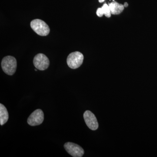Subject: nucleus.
<instances>
[{
  "label": "nucleus",
  "instance_id": "13",
  "mask_svg": "<svg viewBox=\"0 0 157 157\" xmlns=\"http://www.w3.org/2000/svg\"><path fill=\"white\" fill-rule=\"evenodd\" d=\"M35 71H37V70H36V69H35Z\"/></svg>",
  "mask_w": 157,
  "mask_h": 157
},
{
  "label": "nucleus",
  "instance_id": "5",
  "mask_svg": "<svg viewBox=\"0 0 157 157\" xmlns=\"http://www.w3.org/2000/svg\"><path fill=\"white\" fill-rule=\"evenodd\" d=\"M64 147L68 153L73 157H81L84 155V150L76 144L67 142L64 145Z\"/></svg>",
  "mask_w": 157,
  "mask_h": 157
},
{
  "label": "nucleus",
  "instance_id": "7",
  "mask_svg": "<svg viewBox=\"0 0 157 157\" xmlns=\"http://www.w3.org/2000/svg\"><path fill=\"white\" fill-rule=\"evenodd\" d=\"M85 122L87 127L93 131L98 129L99 124L94 114L90 110H86L83 114Z\"/></svg>",
  "mask_w": 157,
  "mask_h": 157
},
{
  "label": "nucleus",
  "instance_id": "1",
  "mask_svg": "<svg viewBox=\"0 0 157 157\" xmlns=\"http://www.w3.org/2000/svg\"><path fill=\"white\" fill-rule=\"evenodd\" d=\"M2 69L8 75H13L16 72L17 61L14 57L7 56L3 59L2 62Z\"/></svg>",
  "mask_w": 157,
  "mask_h": 157
},
{
  "label": "nucleus",
  "instance_id": "3",
  "mask_svg": "<svg viewBox=\"0 0 157 157\" xmlns=\"http://www.w3.org/2000/svg\"><path fill=\"white\" fill-rule=\"evenodd\" d=\"M83 59L84 56L82 53L79 52H75L68 56L67 63L69 67L71 69H77L82 64Z\"/></svg>",
  "mask_w": 157,
  "mask_h": 157
},
{
  "label": "nucleus",
  "instance_id": "6",
  "mask_svg": "<svg viewBox=\"0 0 157 157\" xmlns=\"http://www.w3.org/2000/svg\"><path fill=\"white\" fill-rule=\"evenodd\" d=\"M44 115L42 109H37L31 113L27 120L28 124L32 126L39 125L43 122Z\"/></svg>",
  "mask_w": 157,
  "mask_h": 157
},
{
  "label": "nucleus",
  "instance_id": "11",
  "mask_svg": "<svg viewBox=\"0 0 157 157\" xmlns=\"http://www.w3.org/2000/svg\"><path fill=\"white\" fill-rule=\"evenodd\" d=\"M128 3H124V8H127V7H128Z\"/></svg>",
  "mask_w": 157,
  "mask_h": 157
},
{
  "label": "nucleus",
  "instance_id": "12",
  "mask_svg": "<svg viewBox=\"0 0 157 157\" xmlns=\"http://www.w3.org/2000/svg\"><path fill=\"white\" fill-rule=\"evenodd\" d=\"M104 1H105V0H99V2L100 3H102L104 2Z\"/></svg>",
  "mask_w": 157,
  "mask_h": 157
},
{
  "label": "nucleus",
  "instance_id": "2",
  "mask_svg": "<svg viewBox=\"0 0 157 157\" xmlns=\"http://www.w3.org/2000/svg\"><path fill=\"white\" fill-rule=\"evenodd\" d=\"M30 25L33 30L39 36H46L50 33L49 26L42 20H33L31 21Z\"/></svg>",
  "mask_w": 157,
  "mask_h": 157
},
{
  "label": "nucleus",
  "instance_id": "4",
  "mask_svg": "<svg viewBox=\"0 0 157 157\" xmlns=\"http://www.w3.org/2000/svg\"><path fill=\"white\" fill-rule=\"evenodd\" d=\"M33 64L35 67L38 70H45L48 67L50 64L49 59L45 55L39 53L34 57Z\"/></svg>",
  "mask_w": 157,
  "mask_h": 157
},
{
  "label": "nucleus",
  "instance_id": "9",
  "mask_svg": "<svg viewBox=\"0 0 157 157\" xmlns=\"http://www.w3.org/2000/svg\"><path fill=\"white\" fill-rule=\"evenodd\" d=\"M9 113L6 107L2 104H0V124L3 125L9 120Z\"/></svg>",
  "mask_w": 157,
  "mask_h": 157
},
{
  "label": "nucleus",
  "instance_id": "8",
  "mask_svg": "<svg viewBox=\"0 0 157 157\" xmlns=\"http://www.w3.org/2000/svg\"><path fill=\"white\" fill-rule=\"evenodd\" d=\"M111 14H119L123 11L124 5L119 4L115 1H113L112 2L109 4Z\"/></svg>",
  "mask_w": 157,
  "mask_h": 157
},
{
  "label": "nucleus",
  "instance_id": "10",
  "mask_svg": "<svg viewBox=\"0 0 157 157\" xmlns=\"http://www.w3.org/2000/svg\"><path fill=\"white\" fill-rule=\"evenodd\" d=\"M96 13L97 15L99 17H102L104 14L106 17H111V12H110L109 5L106 4H104L102 8H98Z\"/></svg>",
  "mask_w": 157,
  "mask_h": 157
}]
</instances>
